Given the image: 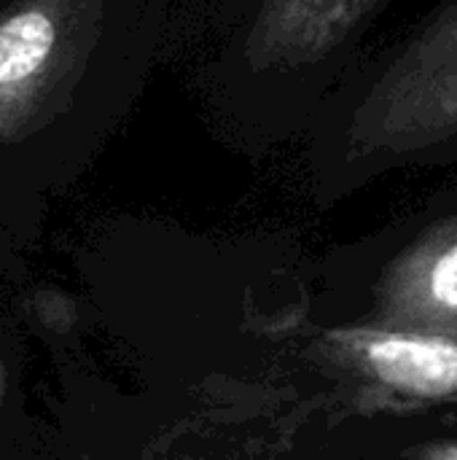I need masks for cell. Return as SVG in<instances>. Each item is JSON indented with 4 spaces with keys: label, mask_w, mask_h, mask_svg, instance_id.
Wrapping results in <instances>:
<instances>
[{
    "label": "cell",
    "mask_w": 457,
    "mask_h": 460,
    "mask_svg": "<svg viewBox=\"0 0 457 460\" xmlns=\"http://www.w3.org/2000/svg\"><path fill=\"white\" fill-rule=\"evenodd\" d=\"M350 146L358 154H412L457 132V0L374 81Z\"/></svg>",
    "instance_id": "1"
},
{
    "label": "cell",
    "mask_w": 457,
    "mask_h": 460,
    "mask_svg": "<svg viewBox=\"0 0 457 460\" xmlns=\"http://www.w3.org/2000/svg\"><path fill=\"white\" fill-rule=\"evenodd\" d=\"M382 310L396 332L457 340V218L434 226L393 264Z\"/></svg>",
    "instance_id": "2"
},
{
    "label": "cell",
    "mask_w": 457,
    "mask_h": 460,
    "mask_svg": "<svg viewBox=\"0 0 457 460\" xmlns=\"http://www.w3.org/2000/svg\"><path fill=\"white\" fill-rule=\"evenodd\" d=\"M374 0H261L248 38L256 67H299L331 54Z\"/></svg>",
    "instance_id": "3"
},
{
    "label": "cell",
    "mask_w": 457,
    "mask_h": 460,
    "mask_svg": "<svg viewBox=\"0 0 457 460\" xmlns=\"http://www.w3.org/2000/svg\"><path fill=\"white\" fill-rule=\"evenodd\" d=\"M345 345L385 385L417 399L457 396V340L415 332L350 334Z\"/></svg>",
    "instance_id": "4"
},
{
    "label": "cell",
    "mask_w": 457,
    "mask_h": 460,
    "mask_svg": "<svg viewBox=\"0 0 457 460\" xmlns=\"http://www.w3.org/2000/svg\"><path fill=\"white\" fill-rule=\"evenodd\" d=\"M57 27L48 13L24 8L0 24V86L22 84L51 57Z\"/></svg>",
    "instance_id": "5"
},
{
    "label": "cell",
    "mask_w": 457,
    "mask_h": 460,
    "mask_svg": "<svg viewBox=\"0 0 457 460\" xmlns=\"http://www.w3.org/2000/svg\"><path fill=\"white\" fill-rule=\"evenodd\" d=\"M428 460H457V445H450V447H439L434 450Z\"/></svg>",
    "instance_id": "6"
}]
</instances>
